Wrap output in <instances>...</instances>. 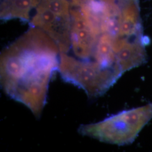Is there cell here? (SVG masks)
Instances as JSON below:
<instances>
[{
    "mask_svg": "<svg viewBox=\"0 0 152 152\" xmlns=\"http://www.w3.org/2000/svg\"><path fill=\"white\" fill-rule=\"evenodd\" d=\"M72 5L81 7L85 5L91 0H69Z\"/></svg>",
    "mask_w": 152,
    "mask_h": 152,
    "instance_id": "obj_7",
    "label": "cell"
},
{
    "mask_svg": "<svg viewBox=\"0 0 152 152\" xmlns=\"http://www.w3.org/2000/svg\"><path fill=\"white\" fill-rule=\"evenodd\" d=\"M58 71L64 81L81 88L90 98L102 95L121 76L95 61L80 59L68 53H60Z\"/></svg>",
    "mask_w": 152,
    "mask_h": 152,
    "instance_id": "obj_3",
    "label": "cell"
},
{
    "mask_svg": "<svg viewBox=\"0 0 152 152\" xmlns=\"http://www.w3.org/2000/svg\"><path fill=\"white\" fill-rule=\"evenodd\" d=\"M41 3L58 16H71V4L68 0H42Z\"/></svg>",
    "mask_w": 152,
    "mask_h": 152,
    "instance_id": "obj_6",
    "label": "cell"
},
{
    "mask_svg": "<svg viewBox=\"0 0 152 152\" xmlns=\"http://www.w3.org/2000/svg\"><path fill=\"white\" fill-rule=\"evenodd\" d=\"M60 50L49 35L32 27L1 55V84L6 94L39 118L49 83L58 71Z\"/></svg>",
    "mask_w": 152,
    "mask_h": 152,
    "instance_id": "obj_1",
    "label": "cell"
},
{
    "mask_svg": "<svg viewBox=\"0 0 152 152\" xmlns=\"http://www.w3.org/2000/svg\"><path fill=\"white\" fill-rule=\"evenodd\" d=\"M152 118V103L124 110L95 124L83 125L78 132L102 142L117 145L131 144Z\"/></svg>",
    "mask_w": 152,
    "mask_h": 152,
    "instance_id": "obj_2",
    "label": "cell"
},
{
    "mask_svg": "<svg viewBox=\"0 0 152 152\" xmlns=\"http://www.w3.org/2000/svg\"><path fill=\"white\" fill-rule=\"evenodd\" d=\"M71 48L74 56L82 60H92L100 37L87 24L81 9L71 10Z\"/></svg>",
    "mask_w": 152,
    "mask_h": 152,
    "instance_id": "obj_4",
    "label": "cell"
},
{
    "mask_svg": "<svg viewBox=\"0 0 152 152\" xmlns=\"http://www.w3.org/2000/svg\"><path fill=\"white\" fill-rule=\"evenodd\" d=\"M42 0H1V18L2 19H20L30 20L31 12L36 9Z\"/></svg>",
    "mask_w": 152,
    "mask_h": 152,
    "instance_id": "obj_5",
    "label": "cell"
}]
</instances>
